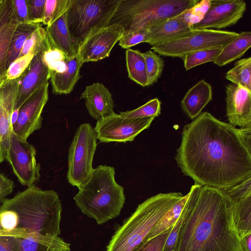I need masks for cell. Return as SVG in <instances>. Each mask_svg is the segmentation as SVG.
I'll return each instance as SVG.
<instances>
[{
  "label": "cell",
  "instance_id": "obj_1",
  "mask_svg": "<svg viewBox=\"0 0 251 251\" xmlns=\"http://www.w3.org/2000/svg\"><path fill=\"white\" fill-rule=\"evenodd\" d=\"M175 159L195 183L229 188L251 176V127L237 128L202 112L183 126Z\"/></svg>",
  "mask_w": 251,
  "mask_h": 251
},
{
  "label": "cell",
  "instance_id": "obj_2",
  "mask_svg": "<svg viewBox=\"0 0 251 251\" xmlns=\"http://www.w3.org/2000/svg\"><path fill=\"white\" fill-rule=\"evenodd\" d=\"M175 251H242L234 202L223 189L192 185Z\"/></svg>",
  "mask_w": 251,
  "mask_h": 251
},
{
  "label": "cell",
  "instance_id": "obj_3",
  "mask_svg": "<svg viewBox=\"0 0 251 251\" xmlns=\"http://www.w3.org/2000/svg\"><path fill=\"white\" fill-rule=\"evenodd\" d=\"M62 210L54 190L28 187L0 205V227L8 231L28 234L59 236Z\"/></svg>",
  "mask_w": 251,
  "mask_h": 251
},
{
  "label": "cell",
  "instance_id": "obj_4",
  "mask_svg": "<svg viewBox=\"0 0 251 251\" xmlns=\"http://www.w3.org/2000/svg\"><path fill=\"white\" fill-rule=\"evenodd\" d=\"M114 167L100 165L78 188L74 199L82 213L102 225L118 217L124 207V188L115 179Z\"/></svg>",
  "mask_w": 251,
  "mask_h": 251
},
{
  "label": "cell",
  "instance_id": "obj_5",
  "mask_svg": "<svg viewBox=\"0 0 251 251\" xmlns=\"http://www.w3.org/2000/svg\"><path fill=\"white\" fill-rule=\"evenodd\" d=\"M184 195L159 193L138 204L115 231L105 251H135L163 216Z\"/></svg>",
  "mask_w": 251,
  "mask_h": 251
},
{
  "label": "cell",
  "instance_id": "obj_6",
  "mask_svg": "<svg viewBox=\"0 0 251 251\" xmlns=\"http://www.w3.org/2000/svg\"><path fill=\"white\" fill-rule=\"evenodd\" d=\"M198 0H121L109 24L125 31L148 29L189 9Z\"/></svg>",
  "mask_w": 251,
  "mask_h": 251
},
{
  "label": "cell",
  "instance_id": "obj_7",
  "mask_svg": "<svg viewBox=\"0 0 251 251\" xmlns=\"http://www.w3.org/2000/svg\"><path fill=\"white\" fill-rule=\"evenodd\" d=\"M121 0H70L67 23L78 46L96 30L107 26Z\"/></svg>",
  "mask_w": 251,
  "mask_h": 251
},
{
  "label": "cell",
  "instance_id": "obj_8",
  "mask_svg": "<svg viewBox=\"0 0 251 251\" xmlns=\"http://www.w3.org/2000/svg\"><path fill=\"white\" fill-rule=\"evenodd\" d=\"M97 141L94 128L90 124H82L78 127L68 152L67 178L72 185L79 188L90 177L93 170Z\"/></svg>",
  "mask_w": 251,
  "mask_h": 251
},
{
  "label": "cell",
  "instance_id": "obj_9",
  "mask_svg": "<svg viewBox=\"0 0 251 251\" xmlns=\"http://www.w3.org/2000/svg\"><path fill=\"white\" fill-rule=\"evenodd\" d=\"M238 34L234 31L192 29L177 39L153 45L151 50L161 56L182 58L185 55L199 50L223 47Z\"/></svg>",
  "mask_w": 251,
  "mask_h": 251
},
{
  "label": "cell",
  "instance_id": "obj_10",
  "mask_svg": "<svg viewBox=\"0 0 251 251\" xmlns=\"http://www.w3.org/2000/svg\"><path fill=\"white\" fill-rule=\"evenodd\" d=\"M34 147L27 140H22L12 133L5 154L13 172L22 185H33L40 177V164L36 161Z\"/></svg>",
  "mask_w": 251,
  "mask_h": 251
},
{
  "label": "cell",
  "instance_id": "obj_11",
  "mask_svg": "<svg viewBox=\"0 0 251 251\" xmlns=\"http://www.w3.org/2000/svg\"><path fill=\"white\" fill-rule=\"evenodd\" d=\"M155 118L128 119L114 113L97 121L94 128L97 139L101 142L125 143L133 141L140 132L150 127Z\"/></svg>",
  "mask_w": 251,
  "mask_h": 251
},
{
  "label": "cell",
  "instance_id": "obj_12",
  "mask_svg": "<svg viewBox=\"0 0 251 251\" xmlns=\"http://www.w3.org/2000/svg\"><path fill=\"white\" fill-rule=\"evenodd\" d=\"M125 32L119 24H111L91 33L78 46L77 54L83 63L108 57Z\"/></svg>",
  "mask_w": 251,
  "mask_h": 251
},
{
  "label": "cell",
  "instance_id": "obj_13",
  "mask_svg": "<svg viewBox=\"0 0 251 251\" xmlns=\"http://www.w3.org/2000/svg\"><path fill=\"white\" fill-rule=\"evenodd\" d=\"M49 82L34 92L19 110L12 133L22 140H27L35 131L42 127V113L49 99Z\"/></svg>",
  "mask_w": 251,
  "mask_h": 251
},
{
  "label": "cell",
  "instance_id": "obj_14",
  "mask_svg": "<svg viewBox=\"0 0 251 251\" xmlns=\"http://www.w3.org/2000/svg\"><path fill=\"white\" fill-rule=\"evenodd\" d=\"M246 6L243 0H210L204 16L192 29L217 30L233 25L243 17Z\"/></svg>",
  "mask_w": 251,
  "mask_h": 251
},
{
  "label": "cell",
  "instance_id": "obj_15",
  "mask_svg": "<svg viewBox=\"0 0 251 251\" xmlns=\"http://www.w3.org/2000/svg\"><path fill=\"white\" fill-rule=\"evenodd\" d=\"M50 47V45L34 55L29 65L21 75L14 111L19 110L34 92L49 82L50 72L43 59V53Z\"/></svg>",
  "mask_w": 251,
  "mask_h": 251
},
{
  "label": "cell",
  "instance_id": "obj_16",
  "mask_svg": "<svg viewBox=\"0 0 251 251\" xmlns=\"http://www.w3.org/2000/svg\"><path fill=\"white\" fill-rule=\"evenodd\" d=\"M226 94L229 124L239 128L251 127V91L230 83L226 86Z\"/></svg>",
  "mask_w": 251,
  "mask_h": 251
},
{
  "label": "cell",
  "instance_id": "obj_17",
  "mask_svg": "<svg viewBox=\"0 0 251 251\" xmlns=\"http://www.w3.org/2000/svg\"><path fill=\"white\" fill-rule=\"evenodd\" d=\"M21 79V75L13 80H3L0 84V139L4 157L12 133L11 116Z\"/></svg>",
  "mask_w": 251,
  "mask_h": 251
},
{
  "label": "cell",
  "instance_id": "obj_18",
  "mask_svg": "<svg viewBox=\"0 0 251 251\" xmlns=\"http://www.w3.org/2000/svg\"><path fill=\"white\" fill-rule=\"evenodd\" d=\"M80 99L85 100L88 113L97 121L115 113L112 94L101 83L95 82L86 86Z\"/></svg>",
  "mask_w": 251,
  "mask_h": 251
},
{
  "label": "cell",
  "instance_id": "obj_19",
  "mask_svg": "<svg viewBox=\"0 0 251 251\" xmlns=\"http://www.w3.org/2000/svg\"><path fill=\"white\" fill-rule=\"evenodd\" d=\"M187 10L149 27V39L147 43L151 46L164 43L177 39L191 30Z\"/></svg>",
  "mask_w": 251,
  "mask_h": 251
},
{
  "label": "cell",
  "instance_id": "obj_20",
  "mask_svg": "<svg viewBox=\"0 0 251 251\" xmlns=\"http://www.w3.org/2000/svg\"><path fill=\"white\" fill-rule=\"evenodd\" d=\"M18 25L12 0H0V84L3 80L7 70L9 46Z\"/></svg>",
  "mask_w": 251,
  "mask_h": 251
},
{
  "label": "cell",
  "instance_id": "obj_21",
  "mask_svg": "<svg viewBox=\"0 0 251 251\" xmlns=\"http://www.w3.org/2000/svg\"><path fill=\"white\" fill-rule=\"evenodd\" d=\"M67 10L45 29L51 47L60 50L67 57L71 58L77 54L78 47L73 40L68 28Z\"/></svg>",
  "mask_w": 251,
  "mask_h": 251
},
{
  "label": "cell",
  "instance_id": "obj_22",
  "mask_svg": "<svg viewBox=\"0 0 251 251\" xmlns=\"http://www.w3.org/2000/svg\"><path fill=\"white\" fill-rule=\"evenodd\" d=\"M212 100V88L204 79L198 81L186 92L180 101L183 112L192 120L201 113Z\"/></svg>",
  "mask_w": 251,
  "mask_h": 251
},
{
  "label": "cell",
  "instance_id": "obj_23",
  "mask_svg": "<svg viewBox=\"0 0 251 251\" xmlns=\"http://www.w3.org/2000/svg\"><path fill=\"white\" fill-rule=\"evenodd\" d=\"M67 69L63 73L50 72V81L52 92L54 95L71 93L80 77V68L83 63L76 54L66 58Z\"/></svg>",
  "mask_w": 251,
  "mask_h": 251
},
{
  "label": "cell",
  "instance_id": "obj_24",
  "mask_svg": "<svg viewBox=\"0 0 251 251\" xmlns=\"http://www.w3.org/2000/svg\"><path fill=\"white\" fill-rule=\"evenodd\" d=\"M20 240L22 251H71V244L59 236L32 233Z\"/></svg>",
  "mask_w": 251,
  "mask_h": 251
},
{
  "label": "cell",
  "instance_id": "obj_25",
  "mask_svg": "<svg viewBox=\"0 0 251 251\" xmlns=\"http://www.w3.org/2000/svg\"><path fill=\"white\" fill-rule=\"evenodd\" d=\"M251 46V32L242 31L223 47L214 63L219 67L225 66L242 57Z\"/></svg>",
  "mask_w": 251,
  "mask_h": 251
},
{
  "label": "cell",
  "instance_id": "obj_26",
  "mask_svg": "<svg viewBox=\"0 0 251 251\" xmlns=\"http://www.w3.org/2000/svg\"><path fill=\"white\" fill-rule=\"evenodd\" d=\"M233 202L234 224L241 239L251 233V194Z\"/></svg>",
  "mask_w": 251,
  "mask_h": 251
},
{
  "label": "cell",
  "instance_id": "obj_27",
  "mask_svg": "<svg viewBox=\"0 0 251 251\" xmlns=\"http://www.w3.org/2000/svg\"><path fill=\"white\" fill-rule=\"evenodd\" d=\"M126 61L128 78L143 87L148 86V77L143 53L137 50L127 49Z\"/></svg>",
  "mask_w": 251,
  "mask_h": 251
},
{
  "label": "cell",
  "instance_id": "obj_28",
  "mask_svg": "<svg viewBox=\"0 0 251 251\" xmlns=\"http://www.w3.org/2000/svg\"><path fill=\"white\" fill-rule=\"evenodd\" d=\"M42 24L27 23L18 24L12 37L6 62V69L19 57L23 46L28 37Z\"/></svg>",
  "mask_w": 251,
  "mask_h": 251
},
{
  "label": "cell",
  "instance_id": "obj_29",
  "mask_svg": "<svg viewBox=\"0 0 251 251\" xmlns=\"http://www.w3.org/2000/svg\"><path fill=\"white\" fill-rule=\"evenodd\" d=\"M189 194V192L184 195L166 212L154 226L143 243L157 236L175 224L182 212Z\"/></svg>",
  "mask_w": 251,
  "mask_h": 251
},
{
  "label": "cell",
  "instance_id": "obj_30",
  "mask_svg": "<svg viewBox=\"0 0 251 251\" xmlns=\"http://www.w3.org/2000/svg\"><path fill=\"white\" fill-rule=\"evenodd\" d=\"M225 78L251 91V57L236 61L233 68L226 73Z\"/></svg>",
  "mask_w": 251,
  "mask_h": 251
},
{
  "label": "cell",
  "instance_id": "obj_31",
  "mask_svg": "<svg viewBox=\"0 0 251 251\" xmlns=\"http://www.w3.org/2000/svg\"><path fill=\"white\" fill-rule=\"evenodd\" d=\"M223 47L207 48L188 53L182 58L186 71L200 65L214 62Z\"/></svg>",
  "mask_w": 251,
  "mask_h": 251
},
{
  "label": "cell",
  "instance_id": "obj_32",
  "mask_svg": "<svg viewBox=\"0 0 251 251\" xmlns=\"http://www.w3.org/2000/svg\"><path fill=\"white\" fill-rule=\"evenodd\" d=\"M50 45L46 29L41 24L26 40L19 57L29 53L35 55Z\"/></svg>",
  "mask_w": 251,
  "mask_h": 251
},
{
  "label": "cell",
  "instance_id": "obj_33",
  "mask_svg": "<svg viewBox=\"0 0 251 251\" xmlns=\"http://www.w3.org/2000/svg\"><path fill=\"white\" fill-rule=\"evenodd\" d=\"M148 77V86L155 83L160 76L164 66V61L160 56L152 50L143 53Z\"/></svg>",
  "mask_w": 251,
  "mask_h": 251
},
{
  "label": "cell",
  "instance_id": "obj_34",
  "mask_svg": "<svg viewBox=\"0 0 251 251\" xmlns=\"http://www.w3.org/2000/svg\"><path fill=\"white\" fill-rule=\"evenodd\" d=\"M161 113V102L158 98L151 99L140 107L129 111L121 112L120 115L128 119L158 117Z\"/></svg>",
  "mask_w": 251,
  "mask_h": 251
},
{
  "label": "cell",
  "instance_id": "obj_35",
  "mask_svg": "<svg viewBox=\"0 0 251 251\" xmlns=\"http://www.w3.org/2000/svg\"><path fill=\"white\" fill-rule=\"evenodd\" d=\"M70 0H46L42 24L50 25L67 10Z\"/></svg>",
  "mask_w": 251,
  "mask_h": 251
},
{
  "label": "cell",
  "instance_id": "obj_36",
  "mask_svg": "<svg viewBox=\"0 0 251 251\" xmlns=\"http://www.w3.org/2000/svg\"><path fill=\"white\" fill-rule=\"evenodd\" d=\"M67 58L61 51L51 46L43 53V59L50 72L62 73L66 71Z\"/></svg>",
  "mask_w": 251,
  "mask_h": 251
},
{
  "label": "cell",
  "instance_id": "obj_37",
  "mask_svg": "<svg viewBox=\"0 0 251 251\" xmlns=\"http://www.w3.org/2000/svg\"><path fill=\"white\" fill-rule=\"evenodd\" d=\"M149 39L148 29H141L125 31L118 42L119 45L123 49H129L137 44L147 43Z\"/></svg>",
  "mask_w": 251,
  "mask_h": 251
},
{
  "label": "cell",
  "instance_id": "obj_38",
  "mask_svg": "<svg viewBox=\"0 0 251 251\" xmlns=\"http://www.w3.org/2000/svg\"><path fill=\"white\" fill-rule=\"evenodd\" d=\"M33 56V53H29L18 58L7 69L3 80H13L20 77L28 66Z\"/></svg>",
  "mask_w": 251,
  "mask_h": 251
},
{
  "label": "cell",
  "instance_id": "obj_39",
  "mask_svg": "<svg viewBox=\"0 0 251 251\" xmlns=\"http://www.w3.org/2000/svg\"><path fill=\"white\" fill-rule=\"evenodd\" d=\"M173 226L157 236L142 243L135 251H163L165 242Z\"/></svg>",
  "mask_w": 251,
  "mask_h": 251
},
{
  "label": "cell",
  "instance_id": "obj_40",
  "mask_svg": "<svg viewBox=\"0 0 251 251\" xmlns=\"http://www.w3.org/2000/svg\"><path fill=\"white\" fill-rule=\"evenodd\" d=\"M233 201H235L251 194V176L239 183L226 189H223Z\"/></svg>",
  "mask_w": 251,
  "mask_h": 251
},
{
  "label": "cell",
  "instance_id": "obj_41",
  "mask_svg": "<svg viewBox=\"0 0 251 251\" xmlns=\"http://www.w3.org/2000/svg\"><path fill=\"white\" fill-rule=\"evenodd\" d=\"M210 5V0H202L199 1L192 7L187 10L188 20L192 26L202 19Z\"/></svg>",
  "mask_w": 251,
  "mask_h": 251
},
{
  "label": "cell",
  "instance_id": "obj_42",
  "mask_svg": "<svg viewBox=\"0 0 251 251\" xmlns=\"http://www.w3.org/2000/svg\"><path fill=\"white\" fill-rule=\"evenodd\" d=\"M46 0H27L28 16L30 23L42 24Z\"/></svg>",
  "mask_w": 251,
  "mask_h": 251
},
{
  "label": "cell",
  "instance_id": "obj_43",
  "mask_svg": "<svg viewBox=\"0 0 251 251\" xmlns=\"http://www.w3.org/2000/svg\"><path fill=\"white\" fill-rule=\"evenodd\" d=\"M15 17L18 24L30 23L27 10V0H12Z\"/></svg>",
  "mask_w": 251,
  "mask_h": 251
},
{
  "label": "cell",
  "instance_id": "obj_44",
  "mask_svg": "<svg viewBox=\"0 0 251 251\" xmlns=\"http://www.w3.org/2000/svg\"><path fill=\"white\" fill-rule=\"evenodd\" d=\"M0 251H22L20 238L13 236H0Z\"/></svg>",
  "mask_w": 251,
  "mask_h": 251
},
{
  "label": "cell",
  "instance_id": "obj_45",
  "mask_svg": "<svg viewBox=\"0 0 251 251\" xmlns=\"http://www.w3.org/2000/svg\"><path fill=\"white\" fill-rule=\"evenodd\" d=\"M182 220L181 214L170 232L163 249V251H175Z\"/></svg>",
  "mask_w": 251,
  "mask_h": 251
},
{
  "label": "cell",
  "instance_id": "obj_46",
  "mask_svg": "<svg viewBox=\"0 0 251 251\" xmlns=\"http://www.w3.org/2000/svg\"><path fill=\"white\" fill-rule=\"evenodd\" d=\"M14 186L13 181L0 172V205L12 192Z\"/></svg>",
  "mask_w": 251,
  "mask_h": 251
},
{
  "label": "cell",
  "instance_id": "obj_47",
  "mask_svg": "<svg viewBox=\"0 0 251 251\" xmlns=\"http://www.w3.org/2000/svg\"><path fill=\"white\" fill-rule=\"evenodd\" d=\"M240 244L242 251H251V233L242 238Z\"/></svg>",
  "mask_w": 251,
  "mask_h": 251
},
{
  "label": "cell",
  "instance_id": "obj_48",
  "mask_svg": "<svg viewBox=\"0 0 251 251\" xmlns=\"http://www.w3.org/2000/svg\"><path fill=\"white\" fill-rule=\"evenodd\" d=\"M1 235H9L18 237H24L27 235L19 232L17 231H8L2 229L0 227V236Z\"/></svg>",
  "mask_w": 251,
  "mask_h": 251
},
{
  "label": "cell",
  "instance_id": "obj_49",
  "mask_svg": "<svg viewBox=\"0 0 251 251\" xmlns=\"http://www.w3.org/2000/svg\"><path fill=\"white\" fill-rule=\"evenodd\" d=\"M4 160H5L4 151L0 139V163H1Z\"/></svg>",
  "mask_w": 251,
  "mask_h": 251
}]
</instances>
